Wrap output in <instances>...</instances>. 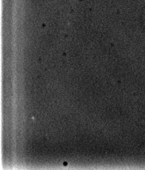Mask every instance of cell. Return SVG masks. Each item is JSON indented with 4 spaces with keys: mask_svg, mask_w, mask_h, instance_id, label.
Listing matches in <instances>:
<instances>
[{
    "mask_svg": "<svg viewBox=\"0 0 145 170\" xmlns=\"http://www.w3.org/2000/svg\"><path fill=\"white\" fill-rule=\"evenodd\" d=\"M64 165H67V163H66V162H65V163H64Z\"/></svg>",
    "mask_w": 145,
    "mask_h": 170,
    "instance_id": "obj_1",
    "label": "cell"
}]
</instances>
